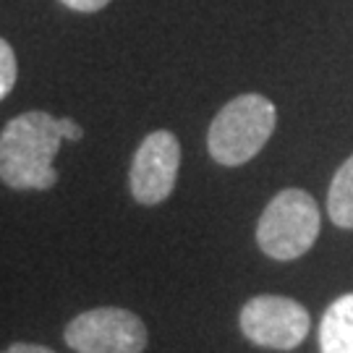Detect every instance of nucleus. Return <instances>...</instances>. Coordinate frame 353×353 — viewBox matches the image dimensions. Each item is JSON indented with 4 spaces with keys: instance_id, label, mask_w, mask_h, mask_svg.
I'll use <instances>...</instances> for the list:
<instances>
[{
    "instance_id": "nucleus-1",
    "label": "nucleus",
    "mask_w": 353,
    "mask_h": 353,
    "mask_svg": "<svg viewBox=\"0 0 353 353\" xmlns=\"http://www.w3.org/2000/svg\"><path fill=\"white\" fill-rule=\"evenodd\" d=\"M81 126L71 118H52L45 110H29L11 118L0 131V181L16 191H45L58 183L52 160L61 141H79Z\"/></svg>"
},
{
    "instance_id": "nucleus-2",
    "label": "nucleus",
    "mask_w": 353,
    "mask_h": 353,
    "mask_svg": "<svg viewBox=\"0 0 353 353\" xmlns=\"http://www.w3.org/2000/svg\"><path fill=\"white\" fill-rule=\"evenodd\" d=\"M278 123V110L265 94H239L223 105L207 131V150L217 165L249 163L265 147Z\"/></svg>"
},
{
    "instance_id": "nucleus-3",
    "label": "nucleus",
    "mask_w": 353,
    "mask_h": 353,
    "mask_svg": "<svg viewBox=\"0 0 353 353\" xmlns=\"http://www.w3.org/2000/svg\"><path fill=\"white\" fill-rule=\"evenodd\" d=\"M319 223L322 217L314 196L303 189H285L267 204L259 217L256 243L267 256L278 262H290L314 246Z\"/></svg>"
},
{
    "instance_id": "nucleus-4",
    "label": "nucleus",
    "mask_w": 353,
    "mask_h": 353,
    "mask_svg": "<svg viewBox=\"0 0 353 353\" xmlns=\"http://www.w3.org/2000/svg\"><path fill=\"white\" fill-rule=\"evenodd\" d=\"M63 341L76 353H141L147 348V327L128 309L100 306L74 316L65 325Z\"/></svg>"
},
{
    "instance_id": "nucleus-5",
    "label": "nucleus",
    "mask_w": 353,
    "mask_h": 353,
    "mask_svg": "<svg viewBox=\"0 0 353 353\" xmlns=\"http://www.w3.org/2000/svg\"><path fill=\"white\" fill-rule=\"evenodd\" d=\"M241 332L246 341L272 351H293L306 335L312 316L288 296H254L241 309Z\"/></svg>"
},
{
    "instance_id": "nucleus-6",
    "label": "nucleus",
    "mask_w": 353,
    "mask_h": 353,
    "mask_svg": "<svg viewBox=\"0 0 353 353\" xmlns=\"http://www.w3.org/2000/svg\"><path fill=\"white\" fill-rule=\"evenodd\" d=\"M181 144L170 131H152L139 144L131 163V194L144 207L165 202L176 189Z\"/></svg>"
},
{
    "instance_id": "nucleus-7",
    "label": "nucleus",
    "mask_w": 353,
    "mask_h": 353,
    "mask_svg": "<svg viewBox=\"0 0 353 353\" xmlns=\"http://www.w3.org/2000/svg\"><path fill=\"white\" fill-rule=\"evenodd\" d=\"M322 353H353V293H345L327 306L319 325Z\"/></svg>"
},
{
    "instance_id": "nucleus-8",
    "label": "nucleus",
    "mask_w": 353,
    "mask_h": 353,
    "mask_svg": "<svg viewBox=\"0 0 353 353\" xmlns=\"http://www.w3.org/2000/svg\"><path fill=\"white\" fill-rule=\"evenodd\" d=\"M330 220L343 230H353V154L338 168L327 191Z\"/></svg>"
},
{
    "instance_id": "nucleus-9",
    "label": "nucleus",
    "mask_w": 353,
    "mask_h": 353,
    "mask_svg": "<svg viewBox=\"0 0 353 353\" xmlns=\"http://www.w3.org/2000/svg\"><path fill=\"white\" fill-rule=\"evenodd\" d=\"M19 79V63H16V52L13 48L0 37V100H6L16 87Z\"/></svg>"
},
{
    "instance_id": "nucleus-10",
    "label": "nucleus",
    "mask_w": 353,
    "mask_h": 353,
    "mask_svg": "<svg viewBox=\"0 0 353 353\" xmlns=\"http://www.w3.org/2000/svg\"><path fill=\"white\" fill-rule=\"evenodd\" d=\"M65 8H71V11H79V13H94L105 8L110 0H61Z\"/></svg>"
},
{
    "instance_id": "nucleus-11",
    "label": "nucleus",
    "mask_w": 353,
    "mask_h": 353,
    "mask_svg": "<svg viewBox=\"0 0 353 353\" xmlns=\"http://www.w3.org/2000/svg\"><path fill=\"white\" fill-rule=\"evenodd\" d=\"M3 353H55L48 345H37V343H13Z\"/></svg>"
}]
</instances>
